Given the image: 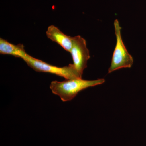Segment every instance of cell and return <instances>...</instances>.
<instances>
[{"mask_svg":"<svg viewBox=\"0 0 146 146\" xmlns=\"http://www.w3.org/2000/svg\"><path fill=\"white\" fill-rule=\"evenodd\" d=\"M104 79L87 80L78 78L65 81L52 82L50 89L53 94L60 97L63 102L71 101L82 90L104 83Z\"/></svg>","mask_w":146,"mask_h":146,"instance_id":"6da1fadb","label":"cell"},{"mask_svg":"<svg viewBox=\"0 0 146 146\" xmlns=\"http://www.w3.org/2000/svg\"><path fill=\"white\" fill-rule=\"evenodd\" d=\"M22 59L30 68L37 72L49 73L64 78L66 80L74 79L82 77L76 70L73 64L58 67L36 59L27 54Z\"/></svg>","mask_w":146,"mask_h":146,"instance_id":"7a4b0ae2","label":"cell"},{"mask_svg":"<svg viewBox=\"0 0 146 146\" xmlns=\"http://www.w3.org/2000/svg\"><path fill=\"white\" fill-rule=\"evenodd\" d=\"M115 34L116 37V45L112 55L111 65L108 70L110 73L119 69L123 68H131L133 64V58L129 52L122 39L120 26L117 19L114 22Z\"/></svg>","mask_w":146,"mask_h":146,"instance_id":"3957f363","label":"cell"},{"mask_svg":"<svg viewBox=\"0 0 146 146\" xmlns=\"http://www.w3.org/2000/svg\"><path fill=\"white\" fill-rule=\"evenodd\" d=\"M73 45L70 51L73 65L82 77L83 71L87 68V61L90 58L89 50L86 46V40L80 35L72 37Z\"/></svg>","mask_w":146,"mask_h":146,"instance_id":"277c9868","label":"cell"},{"mask_svg":"<svg viewBox=\"0 0 146 146\" xmlns=\"http://www.w3.org/2000/svg\"><path fill=\"white\" fill-rule=\"evenodd\" d=\"M46 34L49 39L60 45L67 52H70L72 47V37L64 34L53 25L48 27Z\"/></svg>","mask_w":146,"mask_h":146,"instance_id":"5b68a950","label":"cell"},{"mask_svg":"<svg viewBox=\"0 0 146 146\" xmlns=\"http://www.w3.org/2000/svg\"><path fill=\"white\" fill-rule=\"evenodd\" d=\"M0 54L9 55L16 57L23 58L27 54L23 45L19 44L16 45L1 38L0 39Z\"/></svg>","mask_w":146,"mask_h":146,"instance_id":"8992f818","label":"cell"}]
</instances>
